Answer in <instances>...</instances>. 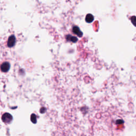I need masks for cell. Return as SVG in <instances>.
<instances>
[{
  "instance_id": "6da1fadb",
  "label": "cell",
  "mask_w": 136,
  "mask_h": 136,
  "mask_svg": "<svg viewBox=\"0 0 136 136\" xmlns=\"http://www.w3.org/2000/svg\"><path fill=\"white\" fill-rule=\"evenodd\" d=\"M12 119V116L8 113H4L2 116V120L3 121V122L5 123H7V124L11 122Z\"/></svg>"
},
{
  "instance_id": "7a4b0ae2",
  "label": "cell",
  "mask_w": 136,
  "mask_h": 136,
  "mask_svg": "<svg viewBox=\"0 0 136 136\" xmlns=\"http://www.w3.org/2000/svg\"><path fill=\"white\" fill-rule=\"evenodd\" d=\"M16 42V38L14 35H12L9 37L8 40V47H13Z\"/></svg>"
},
{
  "instance_id": "3957f363",
  "label": "cell",
  "mask_w": 136,
  "mask_h": 136,
  "mask_svg": "<svg viewBox=\"0 0 136 136\" xmlns=\"http://www.w3.org/2000/svg\"><path fill=\"white\" fill-rule=\"evenodd\" d=\"M10 64L8 62H5L1 65V70L2 72H7L10 70Z\"/></svg>"
},
{
  "instance_id": "277c9868",
  "label": "cell",
  "mask_w": 136,
  "mask_h": 136,
  "mask_svg": "<svg viewBox=\"0 0 136 136\" xmlns=\"http://www.w3.org/2000/svg\"><path fill=\"white\" fill-rule=\"evenodd\" d=\"M72 31L73 33L77 35L78 37H81L83 35L82 32L80 30L79 28L77 26H74L72 28Z\"/></svg>"
},
{
  "instance_id": "5b68a950",
  "label": "cell",
  "mask_w": 136,
  "mask_h": 136,
  "mask_svg": "<svg viewBox=\"0 0 136 136\" xmlns=\"http://www.w3.org/2000/svg\"><path fill=\"white\" fill-rule=\"evenodd\" d=\"M94 19V17L91 14H88L86 17V21L87 23H91L92 22Z\"/></svg>"
},
{
  "instance_id": "8992f818",
  "label": "cell",
  "mask_w": 136,
  "mask_h": 136,
  "mask_svg": "<svg viewBox=\"0 0 136 136\" xmlns=\"http://www.w3.org/2000/svg\"><path fill=\"white\" fill-rule=\"evenodd\" d=\"M67 39L68 40H69V41H71L73 42H76L78 41L77 38L76 37H74V36H72L71 35H70L67 36Z\"/></svg>"
},
{
  "instance_id": "52a82bcc",
  "label": "cell",
  "mask_w": 136,
  "mask_h": 136,
  "mask_svg": "<svg viewBox=\"0 0 136 136\" xmlns=\"http://www.w3.org/2000/svg\"><path fill=\"white\" fill-rule=\"evenodd\" d=\"M31 121L33 122V123H36L37 122V120H36V116L34 114H33L31 115Z\"/></svg>"
},
{
  "instance_id": "ba28073f",
  "label": "cell",
  "mask_w": 136,
  "mask_h": 136,
  "mask_svg": "<svg viewBox=\"0 0 136 136\" xmlns=\"http://www.w3.org/2000/svg\"><path fill=\"white\" fill-rule=\"evenodd\" d=\"M131 21L132 23V24L136 27V17L132 16L131 18Z\"/></svg>"
}]
</instances>
